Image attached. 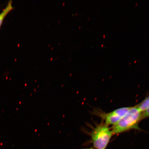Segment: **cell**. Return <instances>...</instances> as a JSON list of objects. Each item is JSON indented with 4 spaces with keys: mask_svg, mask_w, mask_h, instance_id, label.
I'll use <instances>...</instances> for the list:
<instances>
[{
    "mask_svg": "<svg viewBox=\"0 0 149 149\" xmlns=\"http://www.w3.org/2000/svg\"><path fill=\"white\" fill-rule=\"evenodd\" d=\"M143 119V113L137 106L131 107L128 113L111 128L113 134H120L132 129H139V124Z\"/></svg>",
    "mask_w": 149,
    "mask_h": 149,
    "instance_id": "obj_1",
    "label": "cell"
},
{
    "mask_svg": "<svg viewBox=\"0 0 149 149\" xmlns=\"http://www.w3.org/2000/svg\"><path fill=\"white\" fill-rule=\"evenodd\" d=\"M113 134L107 125L100 124L94 128L91 137L94 148L96 149H105Z\"/></svg>",
    "mask_w": 149,
    "mask_h": 149,
    "instance_id": "obj_2",
    "label": "cell"
},
{
    "mask_svg": "<svg viewBox=\"0 0 149 149\" xmlns=\"http://www.w3.org/2000/svg\"><path fill=\"white\" fill-rule=\"evenodd\" d=\"M131 107L120 108L105 113L103 115L104 119L105 120V124L107 125H114L119 122L128 112Z\"/></svg>",
    "mask_w": 149,
    "mask_h": 149,
    "instance_id": "obj_3",
    "label": "cell"
},
{
    "mask_svg": "<svg viewBox=\"0 0 149 149\" xmlns=\"http://www.w3.org/2000/svg\"><path fill=\"white\" fill-rule=\"evenodd\" d=\"M14 9L12 5V1H9L7 3L6 7L3 9L2 12L0 13V28H1L3 23V20L9 13Z\"/></svg>",
    "mask_w": 149,
    "mask_h": 149,
    "instance_id": "obj_4",
    "label": "cell"
},
{
    "mask_svg": "<svg viewBox=\"0 0 149 149\" xmlns=\"http://www.w3.org/2000/svg\"><path fill=\"white\" fill-rule=\"evenodd\" d=\"M136 106L141 112L143 113L146 111L149 108V96Z\"/></svg>",
    "mask_w": 149,
    "mask_h": 149,
    "instance_id": "obj_5",
    "label": "cell"
},
{
    "mask_svg": "<svg viewBox=\"0 0 149 149\" xmlns=\"http://www.w3.org/2000/svg\"><path fill=\"white\" fill-rule=\"evenodd\" d=\"M143 118L149 117V108L143 113Z\"/></svg>",
    "mask_w": 149,
    "mask_h": 149,
    "instance_id": "obj_6",
    "label": "cell"
},
{
    "mask_svg": "<svg viewBox=\"0 0 149 149\" xmlns=\"http://www.w3.org/2000/svg\"><path fill=\"white\" fill-rule=\"evenodd\" d=\"M93 149L92 148H85V149Z\"/></svg>",
    "mask_w": 149,
    "mask_h": 149,
    "instance_id": "obj_7",
    "label": "cell"
}]
</instances>
